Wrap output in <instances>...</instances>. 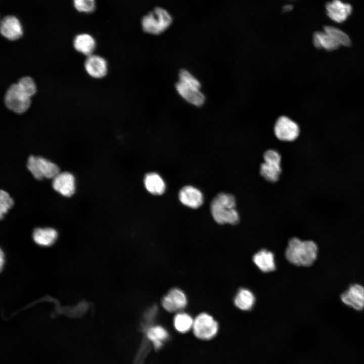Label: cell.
<instances>
[{
  "label": "cell",
  "instance_id": "cell-1",
  "mask_svg": "<svg viewBox=\"0 0 364 364\" xmlns=\"http://www.w3.org/2000/svg\"><path fill=\"white\" fill-rule=\"evenodd\" d=\"M318 251V246L314 241H302L295 237L289 240L285 255L287 260L293 264L308 267L314 263Z\"/></svg>",
  "mask_w": 364,
  "mask_h": 364
},
{
  "label": "cell",
  "instance_id": "cell-2",
  "mask_svg": "<svg viewBox=\"0 0 364 364\" xmlns=\"http://www.w3.org/2000/svg\"><path fill=\"white\" fill-rule=\"evenodd\" d=\"M236 206V199L233 195L225 193L217 194L210 206L213 219L220 224H236L239 222V215Z\"/></svg>",
  "mask_w": 364,
  "mask_h": 364
},
{
  "label": "cell",
  "instance_id": "cell-3",
  "mask_svg": "<svg viewBox=\"0 0 364 364\" xmlns=\"http://www.w3.org/2000/svg\"><path fill=\"white\" fill-rule=\"evenodd\" d=\"M179 81L175 85L179 95L193 105H202L205 98L200 91L201 84L199 80L186 70H182L179 72Z\"/></svg>",
  "mask_w": 364,
  "mask_h": 364
},
{
  "label": "cell",
  "instance_id": "cell-4",
  "mask_svg": "<svg viewBox=\"0 0 364 364\" xmlns=\"http://www.w3.org/2000/svg\"><path fill=\"white\" fill-rule=\"evenodd\" d=\"M172 22L170 13L162 8L157 7L142 18L141 24L145 32L157 35L165 31Z\"/></svg>",
  "mask_w": 364,
  "mask_h": 364
},
{
  "label": "cell",
  "instance_id": "cell-5",
  "mask_svg": "<svg viewBox=\"0 0 364 364\" xmlns=\"http://www.w3.org/2000/svg\"><path fill=\"white\" fill-rule=\"evenodd\" d=\"M26 166L33 177L38 180L53 178L60 172L57 165L41 156H30Z\"/></svg>",
  "mask_w": 364,
  "mask_h": 364
},
{
  "label": "cell",
  "instance_id": "cell-6",
  "mask_svg": "<svg viewBox=\"0 0 364 364\" xmlns=\"http://www.w3.org/2000/svg\"><path fill=\"white\" fill-rule=\"evenodd\" d=\"M218 324L209 314L202 312L194 320L193 333L196 337L202 340H210L214 338L218 331Z\"/></svg>",
  "mask_w": 364,
  "mask_h": 364
},
{
  "label": "cell",
  "instance_id": "cell-7",
  "mask_svg": "<svg viewBox=\"0 0 364 364\" xmlns=\"http://www.w3.org/2000/svg\"><path fill=\"white\" fill-rule=\"evenodd\" d=\"M263 159L260 167V175L269 182H276L282 172L280 154L275 150H268L263 154Z\"/></svg>",
  "mask_w": 364,
  "mask_h": 364
},
{
  "label": "cell",
  "instance_id": "cell-8",
  "mask_svg": "<svg viewBox=\"0 0 364 364\" xmlns=\"http://www.w3.org/2000/svg\"><path fill=\"white\" fill-rule=\"evenodd\" d=\"M4 102L8 109L17 114L25 112L31 104L30 98L22 92L17 83L11 85L8 88Z\"/></svg>",
  "mask_w": 364,
  "mask_h": 364
},
{
  "label": "cell",
  "instance_id": "cell-9",
  "mask_svg": "<svg viewBox=\"0 0 364 364\" xmlns=\"http://www.w3.org/2000/svg\"><path fill=\"white\" fill-rule=\"evenodd\" d=\"M274 132L279 140L291 142L298 138L300 129L295 122L286 116H281L276 121Z\"/></svg>",
  "mask_w": 364,
  "mask_h": 364
},
{
  "label": "cell",
  "instance_id": "cell-10",
  "mask_svg": "<svg viewBox=\"0 0 364 364\" xmlns=\"http://www.w3.org/2000/svg\"><path fill=\"white\" fill-rule=\"evenodd\" d=\"M341 301L354 310L364 309V287L358 284L351 285L340 295Z\"/></svg>",
  "mask_w": 364,
  "mask_h": 364
},
{
  "label": "cell",
  "instance_id": "cell-11",
  "mask_svg": "<svg viewBox=\"0 0 364 364\" xmlns=\"http://www.w3.org/2000/svg\"><path fill=\"white\" fill-rule=\"evenodd\" d=\"M161 304L163 308L168 312L181 311L186 307L188 299L183 291L175 288L171 289L163 297Z\"/></svg>",
  "mask_w": 364,
  "mask_h": 364
},
{
  "label": "cell",
  "instance_id": "cell-12",
  "mask_svg": "<svg viewBox=\"0 0 364 364\" xmlns=\"http://www.w3.org/2000/svg\"><path fill=\"white\" fill-rule=\"evenodd\" d=\"M53 189L61 195L69 197L75 192V177L68 172H59L52 181Z\"/></svg>",
  "mask_w": 364,
  "mask_h": 364
},
{
  "label": "cell",
  "instance_id": "cell-13",
  "mask_svg": "<svg viewBox=\"0 0 364 364\" xmlns=\"http://www.w3.org/2000/svg\"><path fill=\"white\" fill-rule=\"evenodd\" d=\"M326 9L328 16L337 23L345 21L351 14L352 10L350 4L344 3L340 0H333L331 2L327 3Z\"/></svg>",
  "mask_w": 364,
  "mask_h": 364
},
{
  "label": "cell",
  "instance_id": "cell-14",
  "mask_svg": "<svg viewBox=\"0 0 364 364\" xmlns=\"http://www.w3.org/2000/svg\"><path fill=\"white\" fill-rule=\"evenodd\" d=\"M0 30L2 35L10 40H16L23 34L21 24L14 16H7L3 19Z\"/></svg>",
  "mask_w": 364,
  "mask_h": 364
},
{
  "label": "cell",
  "instance_id": "cell-15",
  "mask_svg": "<svg viewBox=\"0 0 364 364\" xmlns=\"http://www.w3.org/2000/svg\"><path fill=\"white\" fill-rule=\"evenodd\" d=\"M84 67L86 72L96 78L104 77L108 71L107 63L105 59L96 55L87 56L84 63Z\"/></svg>",
  "mask_w": 364,
  "mask_h": 364
},
{
  "label": "cell",
  "instance_id": "cell-16",
  "mask_svg": "<svg viewBox=\"0 0 364 364\" xmlns=\"http://www.w3.org/2000/svg\"><path fill=\"white\" fill-rule=\"evenodd\" d=\"M179 199L184 205L192 208L199 207L203 202L201 192L191 186H185L180 190Z\"/></svg>",
  "mask_w": 364,
  "mask_h": 364
},
{
  "label": "cell",
  "instance_id": "cell-17",
  "mask_svg": "<svg viewBox=\"0 0 364 364\" xmlns=\"http://www.w3.org/2000/svg\"><path fill=\"white\" fill-rule=\"evenodd\" d=\"M253 260L258 268L263 272H270L275 269V257L271 251L262 249L254 255Z\"/></svg>",
  "mask_w": 364,
  "mask_h": 364
},
{
  "label": "cell",
  "instance_id": "cell-18",
  "mask_svg": "<svg viewBox=\"0 0 364 364\" xmlns=\"http://www.w3.org/2000/svg\"><path fill=\"white\" fill-rule=\"evenodd\" d=\"M57 237V232L52 228H36L32 234L35 243L43 247L52 245L56 242Z\"/></svg>",
  "mask_w": 364,
  "mask_h": 364
},
{
  "label": "cell",
  "instance_id": "cell-19",
  "mask_svg": "<svg viewBox=\"0 0 364 364\" xmlns=\"http://www.w3.org/2000/svg\"><path fill=\"white\" fill-rule=\"evenodd\" d=\"M73 46L77 52L88 56L92 55L95 50L96 41L90 35L81 33L75 36Z\"/></svg>",
  "mask_w": 364,
  "mask_h": 364
},
{
  "label": "cell",
  "instance_id": "cell-20",
  "mask_svg": "<svg viewBox=\"0 0 364 364\" xmlns=\"http://www.w3.org/2000/svg\"><path fill=\"white\" fill-rule=\"evenodd\" d=\"M144 184L148 191L154 195H161L165 190V184L163 179L159 174L154 172L146 175Z\"/></svg>",
  "mask_w": 364,
  "mask_h": 364
},
{
  "label": "cell",
  "instance_id": "cell-21",
  "mask_svg": "<svg viewBox=\"0 0 364 364\" xmlns=\"http://www.w3.org/2000/svg\"><path fill=\"white\" fill-rule=\"evenodd\" d=\"M313 43L317 49H324L331 51L337 49L340 45L325 31L315 32L313 36Z\"/></svg>",
  "mask_w": 364,
  "mask_h": 364
},
{
  "label": "cell",
  "instance_id": "cell-22",
  "mask_svg": "<svg viewBox=\"0 0 364 364\" xmlns=\"http://www.w3.org/2000/svg\"><path fill=\"white\" fill-rule=\"evenodd\" d=\"M255 301V296L251 291L242 288L238 291L235 297L234 304L242 310H249L253 307Z\"/></svg>",
  "mask_w": 364,
  "mask_h": 364
},
{
  "label": "cell",
  "instance_id": "cell-23",
  "mask_svg": "<svg viewBox=\"0 0 364 364\" xmlns=\"http://www.w3.org/2000/svg\"><path fill=\"white\" fill-rule=\"evenodd\" d=\"M194 320L188 313L178 312L174 316L173 324L175 329L179 332L186 333L192 328Z\"/></svg>",
  "mask_w": 364,
  "mask_h": 364
},
{
  "label": "cell",
  "instance_id": "cell-24",
  "mask_svg": "<svg viewBox=\"0 0 364 364\" xmlns=\"http://www.w3.org/2000/svg\"><path fill=\"white\" fill-rule=\"evenodd\" d=\"M147 336L153 342L156 348H159L162 345V341L165 340L168 335L164 328L156 326L148 329Z\"/></svg>",
  "mask_w": 364,
  "mask_h": 364
},
{
  "label": "cell",
  "instance_id": "cell-25",
  "mask_svg": "<svg viewBox=\"0 0 364 364\" xmlns=\"http://www.w3.org/2000/svg\"><path fill=\"white\" fill-rule=\"evenodd\" d=\"M324 30L330 35L340 45L349 47L351 44L349 37L344 32L333 26H326Z\"/></svg>",
  "mask_w": 364,
  "mask_h": 364
},
{
  "label": "cell",
  "instance_id": "cell-26",
  "mask_svg": "<svg viewBox=\"0 0 364 364\" xmlns=\"http://www.w3.org/2000/svg\"><path fill=\"white\" fill-rule=\"evenodd\" d=\"M19 88L26 96L31 98L36 92V86L29 76L21 78L17 83Z\"/></svg>",
  "mask_w": 364,
  "mask_h": 364
},
{
  "label": "cell",
  "instance_id": "cell-27",
  "mask_svg": "<svg viewBox=\"0 0 364 364\" xmlns=\"http://www.w3.org/2000/svg\"><path fill=\"white\" fill-rule=\"evenodd\" d=\"M13 200L9 193L1 190L0 192V217L1 219L13 206Z\"/></svg>",
  "mask_w": 364,
  "mask_h": 364
},
{
  "label": "cell",
  "instance_id": "cell-28",
  "mask_svg": "<svg viewBox=\"0 0 364 364\" xmlns=\"http://www.w3.org/2000/svg\"><path fill=\"white\" fill-rule=\"evenodd\" d=\"M75 8L79 12L91 13L95 9V0H73Z\"/></svg>",
  "mask_w": 364,
  "mask_h": 364
},
{
  "label": "cell",
  "instance_id": "cell-29",
  "mask_svg": "<svg viewBox=\"0 0 364 364\" xmlns=\"http://www.w3.org/2000/svg\"><path fill=\"white\" fill-rule=\"evenodd\" d=\"M5 262V255L4 254V253L3 251L1 250V255H0V264H1V268L2 269L3 265L4 264Z\"/></svg>",
  "mask_w": 364,
  "mask_h": 364
},
{
  "label": "cell",
  "instance_id": "cell-30",
  "mask_svg": "<svg viewBox=\"0 0 364 364\" xmlns=\"http://www.w3.org/2000/svg\"><path fill=\"white\" fill-rule=\"evenodd\" d=\"M293 9V6L291 5H287L283 7V10L284 12L290 11Z\"/></svg>",
  "mask_w": 364,
  "mask_h": 364
}]
</instances>
